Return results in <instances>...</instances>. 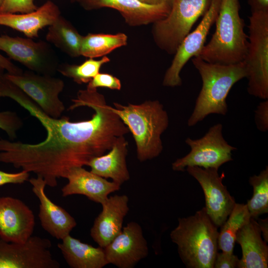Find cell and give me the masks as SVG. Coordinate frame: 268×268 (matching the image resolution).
Instances as JSON below:
<instances>
[{
	"instance_id": "11",
	"label": "cell",
	"mask_w": 268,
	"mask_h": 268,
	"mask_svg": "<svg viewBox=\"0 0 268 268\" xmlns=\"http://www.w3.org/2000/svg\"><path fill=\"white\" fill-rule=\"evenodd\" d=\"M221 0H211L209 7L195 30L185 38L175 53L174 59L166 70L163 85L176 87L182 85L180 72L185 64L198 56L205 42L209 31L218 14Z\"/></svg>"
},
{
	"instance_id": "25",
	"label": "cell",
	"mask_w": 268,
	"mask_h": 268,
	"mask_svg": "<svg viewBox=\"0 0 268 268\" xmlns=\"http://www.w3.org/2000/svg\"><path fill=\"white\" fill-rule=\"evenodd\" d=\"M127 36L124 33L105 34L88 33L83 36L80 55L89 58L105 56L115 49L127 44Z\"/></svg>"
},
{
	"instance_id": "35",
	"label": "cell",
	"mask_w": 268,
	"mask_h": 268,
	"mask_svg": "<svg viewBox=\"0 0 268 268\" xmlns=\"http://www.w3.org/2000/svg\"><path fill=\"white\" fill-rule=\"evenodd\" d=\"M251 13L268 12V0H248Z\"/></svg>"
},
{
	"instance_id": "31",
	"label": "cell",
	"mask_w": 268,
	"mask_h": 268,
	"mask_svg": "<svg viewBox=\"0 0 268 268\" xmlns=\"http://www.w3.org/2000/svg\"><path fill=\"white\" fill-rule=\"evenodd\" d=\"M257 127L262 132L268 130V101L264 100L257 106L255 111Z\"/></svg>"
},
{
	"instance_id": "18",
	"label": "cell",
	"mask_w": 268,
	"mask_h": 268,
	"mask_svg": "<svg viewBox=\"0 0 268 268\" xmlns=\"http://www.w3.org/2000/svg\"><path fill=\"white\" fill-rule=\"evenodd\" d=\"M68 183L62 190V195L67 197L81 195L96 203H103L109 195L121 189V185L88 171L83 167H74L68 172Z\"/></svg>"
},
{
	"instance_id": "39",
	"label": "cell",
	"mask_w": 268,
	"mask_h": 268,
	"mask_svg": "<svg viewBox=\"0 0 268 268\" xmlns=\"http://www.w3.org/2000/svg\"><path fill=\"white\" fill-rule=\"evenodd\" d=\"M139 0V1H141V2H144V3H146V0Z\"/></svg>"
},
{
	"instance_id": "36",
	"label": "cell",
	"mask_w": 268,
	"mask_h": 268,
	"mask_svg": "<svg viewBox=\"0 0 268 268\" xmlns=\"http://www.w3.org/2000/svg\"><path fill=\"white\" fill-rule=\"evenodd\" d=\"M261 230V234L264 238V241L268 242V219H259L257 221Z\"/></svg>"
},
{
	"instance_id": "26",
	"label": "cell",
	"mask_w": 268,
	"mask_h": 268,
	"mask_svg": "<svg viewBox=\"0 0 268 268\" xmlns=\"http://www.w3.org/2000/svg\"><path fill=\"white\" fill-rule=\"evenodd\" d=\"M249 183L253 187V194L246 205L251 217L257 219L268 212V167L258 175L250 177Z\"/></svg>"
},
{
	"instance_id": "29",
	"label": "cell",
	"mask_w": 268,
	"mask_h": 268,
	"mask_svg": "<svg viewBox=\"0 0 268 268\" xmlns=\"http://www.w3.org/2000/svg\"><path fill=\"white\" fill-rule=\"evenodd\" d=\"M37 8L34 0H3L0 5V13H23Z\"/></svg>"
},
{
	"instance_id": "17",
	"label": "cell",
	"mask_w": 268,
	"mask_h": 268,
	"mask_svg": "<svg viewBox=\"0 0 268 268\" xmlns=\"http://www.w3.org/2000/svg\"><path fill=\"white\" fill-rule=\"evenodd\" d=\"M128 204L126 195L108 197L101 204L102 210L90 229V236L99 246L105 248L121 232L129 211Z\"/></svg>"
},
{
	"instance_id": "40",
	"label": "cell",
	"mask_w": 268,
	"mask_h": 268,
	"mask_svg": "<svg viewBox=\"0 0 268 268\" xmlns=\"http://www.w3.org/2000/svg\"><path fill=\"white\" fill-rule=\"evenodd\" d=\"M3 0H0V5L2 3Z\"/></svg>"
},
{
	"instance_id": "38",
	"label": "cell",
	"mask_w": 268,
	"mask_h": 268,
	"mask_svg": "<svg viewBox=\"0 0 268 268\" xmlns=\"http://www.w3.org/2000/svg\"><path fill=\"white\" fill-rule=\"evenodd\" d=\"M5 70L0 67V88L5 84L7 79L5 77Z\"/></svg>"
},
{
	"instance_id": "14",
	"label": "cell",
	"mask_w": 268,
	"mask_h": 268,
	"mask_svg": "<svg viewBox=\"0 0 268 268\" xmlns=\"http://www.w3.org/2000/svg\"><path fill=\"white\" fill-rule=\"evenodd\" d=\"M32 210L19 199L0 197V238L8 242L24 243L35 227Z\"/></svg>"
},
{
	"instance_id": "24",
	"label": "cell",
	"mask_w": 268,
	"mask_h": 268,
	"mask_svg": "<svg viewBox=\"0 0 268 268\" xmlns=\"http://www.w3.org/2000/svg\"><path fill=\"white\" fill-rule=\"evenodd\" d=\"M251 218L246 204L236 203L225 222L221 226L218 237V249L233 254L239 230Z\"/></svg>"
},
{
	"instance_id": "23",
	"label": "cell",
	"mask_w": 268,
	"mask_h": 268,
	"mask_svg": "<svg viewBox=\"0 0 268 268\" xmlns=\"http://www.w3.org/2000/svg\"><path fill=\"white\" fill-rule=\"evenodd\" d=\"M82 38L83 36L62 15L49 26L46 36L47 42L72 58L81 56Z\"/></svg>"
},
{
	"instance_id": "1",
	"label": "cell",
	"mask_w": 268,
	"mask_h": 268,
	"mask_svg": "<svg viewBox=\"0 0 268 268\" xmlns=\"http://www.w3.org/2000/svg\"><path fill=\"white\" fill-rule=\"evenodd\" d=\"M1 95L13 99L35 117L47 136L35 144L0 138V162L34 173L51 187L57 186L58 179L66 178L72 168L87 166L92 159L104 154L119 137L130 132L97 88L80 90L72 99L69 110L85 106L94 112L91 119L79 122H71L65 116H49L11 82Z\"/></svg>"
},
{
	"instance_id": "22",
	"label": "cell",
	"mask_w": 268,
	"mask_h": 268,
	"mask_svg": "<svg viewBox=\"0 0 268 268\" xmlns=\"http://www.w3.org/2000/svg\"><path fill=\"white\" fill-rule=\"evenodd\" d=\"M58 244L65 261L71 268H102L108 265L104 249L94 247L67 235Z\"/></svg>"
},
{
	"instance_id": "2",
	"label": "cell",
	"mask_w": 268,
	"mask_h": 268,
	"mask_svg": "<svg viewBox=\"0 0 268 268\" xmlns=\"http://www.w3.org/2000/svg\"><path fill=\"white\" fill-rule=\"evenodd\" d=\"M192 61L201 75L202 86L188 120L189 127L196 125L210 114L225 115L229 91L236 83L247 77L244 61L222 65L207 62L199 56L193 57Z\"/></svg>"
},
{
	"instance_id": "13",
	"label": "cell",
	"mask_w": 268,
	"mask_h": 268,
	"mask_svg": "<svg viewBox=\"0 0 268 268\" xmlns=\"http://www.w3.org/2000/svg\"><path fill=\"white\" fill-rule=\"evenodd\" d=\"M106 260L119 268H134L148 254L147 243L141 227L130 222L105 248Z\"/></svg>"
},
{
	"instance_id": "41",
	"label": "cell",
	"mask_w": 268,
	"mask_h": 268,
	"mask_svg": "<svg viewBox=\"0 0 268 268\" xmlns=\"http://www.w3.org/2000/svg\"><path fill=\"white\" fill-rule=\"evenodd\" d=\"M71 1H76V0H70Z\"/></svg>"
},
{
	"instance_id": "15",
	"label": "cell",
	"mask_w": 268,
	"mask_h": 268,
	"mask_svg": "<svg viewBox=\"0 0 268 268\" xmlns=\"http://www.w3.org/2000/svg\"><path fill=\"white\" fill-rule=\"evenodd\" d=\"M86 10L109 7L118 10L131 26L154 23L166 17L171 6L150 4L138 0H76Z\"/></svg>"
},
{
	"instance_id": "27",
	"label": "cell",
	"mask_w": 268,
	"mask_h": 268,
	"mask_svg": "<svg viewBox=\"0 0 268 268\" xmlns=\"http://www.w3.org/2000/svg\"><path fill=\"white\" fill-rule=\"evenodd\" d=\"M110 61L104 56L99 60L89 58L80 65L64 63L59 64L57 71L78 84L88 83L99 72L102 66Z\"/></svg>"
},
{
	"instance_id": "19",
	"label": "cell",
	"mask_w": 268,
	"mask_h": 268,
	"mask_svg": "<svg viewBox=\"0 0 268 268\" xmlns=\"http://www.w3.org/2000/svg\"><path fill=\"white\" fill-rule=\"evenodd\" d=\"M61 15L58 6L51 0L31 12L23 13H0V26H4L36 38L39 32L52 24Z\"/></svg>"
},
{
	"instance_id": "6",
	"label": "cell",
	"mask_w": 268,
	"mask_h": 268,
	"mask_svg": "<svg viewBox=\"0 0 268 268\" xmlns=\"http://www.w3.org/2000/svg\"><path fill=\"white\" fill-rule=\"evenodd\" d=\"M211 0H174L168 15L154 22L152 34L158 47L175 54L199 18L205 13Z\"/></svg>"
},
{
	"instance_id": "37",
	"label": "cell",
	"mask_w": 268,
	"mask_h": 268,
	"mask_svg": "<svg viewBox=\"0 0 268 268\" xmlns=\"http://www.w3.org/2000/svg\"><path fill=\"white\" fill-rule=\"evenodd\" d=\"M174 0H146V3L150 4H167L172 6Z\"/></svg>"
},
{
	"instance_id": "7",
	"label": "cell",
	"mask_w": 268,
	"mask_h": 268,
	"mask_svg": "<svg viewBox=\"0 0 268 268\" xmlns=\"http://www.w3.org/2000/svg\"><path fill=\"white\" fill-rule=\"evenodd\" d=\"M248 48L244 60L249 94L268 99V12L251 13L249 18Z\"/></svg>"
},
{
	"instance_id": "8",
	"label": "cell",
	"mask_w": 268,
	"mask_h": 268,
	"mask_svg": "<svg viewBox=\"0 0 268 268\" xmlns=\"http://www.w3.org/2000/svg\"><path fill=\"white\" fill-rule=\"evenodd\" d=\"M222 129V125L218 123L211 127L200 138H187L185 142L191 150L172 164V169L175 171H184L187 167L198 166L218 170L222 165L232 160V151L236 148L225 140Z\"/></svg>"
},
{
	"instance_id": "16",
	"label": "cell",
	"mask_w": 268,
	"mask_h": 268,
	"mask_svg": "<svg viewBox=\"0 0 268 268\" xmlns=\"http://www.w3.org/2000/svg\"><path fill=\"white\" fill-rule=\"evenodd\" d=\"M29 181L40 201L39 217L42 227L52 237L62 240L76 226L75 219L48 197L45 192L46 184L42 178L37 176Z\"/></svg>"
},
{
	"instance_id": "30",
	"label": "cell",
	"mask_w": 268,
	"mask_h": 268,
	"mask_svg": "<svg viewBox=\"0 0 268 268\" xmlns=\"http://www.w3.org/2000/svg\"><path fill=\"white\" fill-rule=\"evenodd\" d=\"M87 87H105L113 90H120L121 83L119 79L112 74L99 72L88 83Z\"/></svg>"
},
{
	"instance_id": "32",
	"label": "cell",
	"mask_w": 268,
	"mask_h": 268,
	"mask_svg": "<svg viewBox=\"0 0 268 268\" xmlns=\"http://www.w3.org/2000/svg\"><path fill=\"white\" fill-rule=\"evenodd\" d=\"M239 259L233 254L217 252L213 264V268H237Z\"/></svg>"
},
{
	"instance_id": "10",
	"label": "cell",
	"mask_w": 268,
	"mask_h": 268,
	"mask_svg": "<svg viewBox=\"0 0 268 268\" xmlns=\"http://www.w3.org/2000/svg\"><path fill=\"white\" fill-rule=\"evenodd\" d=\"M5 77L35 102L47 115L54 118L62 116L65 109L59 97L65 86L62 79L29 70L20 74L6 73Z\"/></svg>"
},
{
	"instance_id": "20",
	"label": "cell",
	"mask_w": 268,
	"mask_h": 268,
	"mask_svg": "<svg viewBox=\"0 0 268 268\" xmlns=\"http://www.w3.org/2000/svg\"><path fill=\"white\" fill-rule=\"evenodd\" d=\"M236 242L241 247L242 256L238 268H267L268 246L262 239L259 224L256 219L250 221L238 231Z\"/></svg>"
},
{
	"instance_id": "21",
	"label": "cell",
	"mask_w": 268,
	"mask_h": 268,
	"mask_svg": "<svg viewBox=\"0 0 268 268\" xmlns=\"http://www.w3.org/2000/svg\"><path fill=\"white\" fill-rule=\"evenodd\" d=\"M128 142L124 136L119 137L109 151L92 159L87 166L92 173L122 185L130 178L126 157Z\"/></svg>"
},
{
	"instance_id": "5",
	"label": "cell",
	"mask_w": 268,
	"mask_h": 268,
	"mask_svg": "<svg viewBox=\"0 0 268 268\" xmlns=\"http://www.w3.org/2000/svg\"><path fill=\"white\" fill-rule=\"evenodd\" d=\"M239 10V0H221L215 32L198 56L207 62L222 65L244 61L248 36L244 31V21Z\"/></svg>"
},
{
	"instance_id": "12",
	"label": "cell",
	"mask_w": 268,
	"mask_h": 268,
	"mask_svg": "<svg viewBox=\"0 0 268 268\" xmlns=\"http://www.w3.org/2000/svg\"><path fill=\"white\" fill-rule=\"evenodd\" d=\"M186 170L200 184L204 194L206 212L214 224L220 227L236 203L222 183L224 173L220 176L218 169L198 166L187 167Z\"/></svg>"
},
{
	"instance_id": "28",
	"label": "cell",
	"mask_w": 268,
	"mask_h": 268,
	"mask_svg": "<svg viewBox=\"0 0 268 268\" xmlns=\"http://www.w3.org/2000/svg\"><path fill=\"white\" fill-rule=\"evenodd\" d=\"M23 122L18 115L13 112H0V129L4 131L13 140L17 132L22 127Z\"/></svg>"
},
{
	"instance_id": "9",
	"label": "cell",
	"mask_w": 268,
	"mask_h": 268,
	"mask_svg": "<svg viewBox=\"0 0 268 268\" xmlns=\"http://www.w3.org/2000/svg\"><path fill=\"white\" fill-rule=\"evenodd\" d=\"M0 50L29 70L39 74L53 75L59 65L56 53L44 41L1 35Z\"/></svg>"
},
{
	"instance_id": "34",
	"label": "cell",
	"mask_w": 268,
	"mask_h": 268,
	"mask_svg": "<svg viewBox=\"0 0 268 268\" xmlns=\"http://www.w3.org/2000/svg\"><path fill=\"white\" fill-rule=\"evenodd\" d=\"M0 67L7 71V73L11 74H20L23 71L19 67L13 64L9 59L0 53Z\"/></svg>"
},
{
	"instance_id": "33",
	"label": "cell",
	"mask_w": 268,
	"mask_h": 268,
	"mask_svg": "<svg viewBox=\"0 0 268 268\" xmlns=\"http://www.w3.org/2000/svg\"><path fill=\"white\" fill-rule=\"evenodd\" d=\"M29 177V173L24 170L17 173L0 170V186L7 184H22L27 181Z\"/></svg>"
},
{
	"instance_id": "3",
	"label": "cell",
	"mask_w": 268,
	"mask_h": 268,
	"mask_svg": "<svg viewBox=\"0 0 268 268\" xmlns=\"http://www.w3.org/2000/svg\"><path fill=\"white\" fill-rule=\"evenodd\" d=\"M112 110L132 133L136 146L138 160L143 162L154 158L163 150L161 136L169 125V118L163 105L158 100H148L140 104L123 105L113 103Z\"/></svg>"
},
{
	"instance_id": "4",
	"label": "cell",
	"mask_w": 268,
	"mask_h": 268,
	"mask_svg": "<svg viewBox=\"0 0 268 268\" xmlns=\"http://www.w3.org/2000/svg\"><path fill=\"white\" fill-rule=\"evenodd\" d=\"M178 220L170 236L183 263L188 268H213L219 232L205 207Z\"/></svg>"
}]
</instances>
